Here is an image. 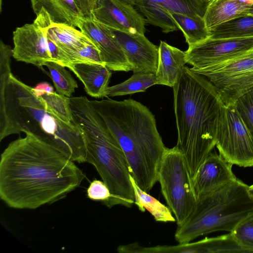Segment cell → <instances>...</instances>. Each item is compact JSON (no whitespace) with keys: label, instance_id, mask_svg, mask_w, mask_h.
<instances>
[{"label":"cell","instance_id":"obj_1","mask_svg":"<svg viewBox=\"0 0 253 253\" xmlns=\"http://www.w3.org/2000/svg\"><path fill=\"white\" fill-rule=\"evenodd\" d=\"M11 142L0 160V198L9 207L35 210L63 199L85 177L75 162L31 133Z\"/></svg>","mask_w":253,"mask_h":253},{"label":"cell","instance_id":"obj_2","mask_svg":"<svg viewBox=\"0 0 253 253\" xmlns=\"http://www.w3.org/2000/svg\"><path fill=\"white\" fill-rule=\"evenodd\" d=\"M21 132L34 135L75 162H86L85 145L78 125L59 119L35 94L33 87L10 73L0 76V141Z\"/></svg>","mask_w":253,"mask_h":253},{"label":"cell","instance_id":"obj_3","mask_svg":"<svg viewBox=\"0 0 253 253\" xmlns=\"http://www.w3.org/2000/svg\"><path fill=\"white\" fill-rule=\"evenodd\" d=\"M172 88L178 134L176 146L184 156L193 179L216 146L224 104L211 83L187 66L183 67Z\"/></svg>","mask_w":253,"mask_h":253},{"label":"cell","instance_id":"obj_4","mask_svg":"<svg viewBox=\"0 0 253 253\" xmlns=\"http://www.w3.org/2000/svg\"><path fill=\"white\" fill-rule=\"evenodd\" d=\"M90 102L123 149L135 183L148 192L158 181L166 148L154 115L146 106L131 98L117 101L107 97Z\"/></svg>","mask_w":253,"mask_h":253},{"label":"cell","instance_id":"obj_5","mask_svg":"<svg viewBox=\"0 0 253 253\" xmlns=\"http://www.w3.org/2000/svg\"><path fill=\"white\" fill-rule=\"evenodd\" d=\"M74 118L81 129L86 148V162L96 169L111 196L103 203L130 208L134 204L130 168L126 156L103 120L86 97L70 98Z\"/></svg>","mask_w":253,"mask_h":253},{"label":"cell","instance_id":"obj_6","mask_svg":"<svg viewBox=\"0 0 253 253\" xmlns=\"http://www.w3.org/2000/svg\"><path fill=\"white\" fill-rule=\"evenodd\" d=\"M248 188L236 178L220 189L198 197L193 212L184 223L177 226L176 241L185 243L215 231L232 232L253 213V198Z\"/></svg>","mask_w":253,"mask_h":253},{"label":"cell","instance_id":"obj_7","mask_svg":"<svg viewBox=\"0 0 253 253\" xmlns=\"http://www.w3.org/2000/svg\"><path fill=\"white\" fill-rule=\"evenodd\" d=\"M158 181L177 226L181 225L194 210L197 199L185 157L176 146L166 148L158 169Z\"/></svg>","mask_w":253,"mask_h":253},{"label":"cell","instance_id":"obj_8","mask_svg":"<svg viewBox=\"0 0 253 253\" xmlns=\"http://www.w3.org/2000/svg\"><path fill=\"white\" fill-rule=\"evenodd\" d=\"M191 69L211 83L224 105L233 106L253 88V49L217 65Z\"/></svg>","mask_w":253,"mask_h":253},{"label":"cell","instance_id":"obj_9","mask_svg":"<svg viewBox=\"0 0 253 253\" xmlns=\"http://www.w3.org/2000/svg\"><path fill=\"white\" fill-rule=\"evenodd\" d=\"M215 146L233 165L253 167V136L233 106L222 107Z\"/></svg>","mask_w":253,"mask_h":253},{"label":"cell","instance_id":"obj_10","mask_svg":"<svg viewBox=\"0 0 253 253\" xmlns=\"http://www.w3.org/2000/svg\"><path fill=\"white\" fill-rule=\"evenodd\" d=\"M31 24L17 27L13 33V57L17 61L32 64L42 69L52 61L47 44L45 29L52 22L49 14L42 9Z\"/></svg>","mask_w":253,"mask_h":253},{"label":"cell","instance_id":"obj_11","mask_svg":"<svg viewBox=\"0 0 253 253\" xmlns=\"http://www.w3.org/2000/svg\"><path fill=\"white\" fill-rule=\"evenodd\" d=\"M253 49V37L212 39L210 37L188 46L187 63L193 69L207 68L227 61Z\"/></svg>","mask_w":253,"mask_h":253},{"label":"cell","instance_id":"obj_12","mask_svg":"<svg viewBox=\"0 0 253 253\" xmlns=\"http://www.w3.org/2000/svg\"><path fill=\"white\" fill-rule=\"evenodd\" d=\"M77 28L88 37L99 49L105 65L111 71L131 70L119 42L110 29L92 16L82 17Z\"/></svg>","mask_w":253,"mask_h":253},{"label":"cell","instance_id":"obj_13","mask_svg":"<svg viewBox=\"0 0 253 253\" xmlns=\"http://www.w3.org/2000/svg\"><path fill=\"white\" fill-rule=\"evenodd\" d=\"M92 16L111 29L142 34L146 30L145 19L133 5L122 0H98Z\"/></svg>","mask_w":253,"mask_h":253},{"label":"cell","instance_id":"obj_14","mask_svg":"<svg viewBox=\"0 0 253 253\" xmlns=\"http://www.w3.org/2000/svg\"><path fill=\"white\" fill-rule=\"evenodd\" d=\"M115 37L125 54L133 73L155 74L159 59V46L144 35L109 28Z\"/></svg>","mask_w":253,"mask_h":253},{"label":"cell","instance_id":"obj_15","mask_svg":"<svg viewBox=\"0 0 253 253\" xmlns=\"http://www.w3.org/2000/svg\"><path fill=\"white\" fill-rule=\"evenodd\" d=\"M232 166L219 154L212 151L201 164L192 179L197 199L220 189L236 179Z\"/></svg>","mask_w":253,"mask_h":253},{"label":"cell","instance_id":"obj_16","mask_svg":"<svg viewBox=\"0 0 253 253\" xmlns=\"http://www.w3.org/2000/svg\"><path fill=\"white\" fill-rule=\"evenodd\" d=\"M45 31L47 37L60 49L67 68L72 63H81L82 50L89 44H94L80 30L67 24L52 22Z\"/></svg>","mask_w":253,"mask_h":253},{"label":"cell","instance_id":"obj_17","mask_svg":"<svg viewBox=\"0 0 253 253\" xmlns=\"http://www.w3.org/2000/svg\"><path fill=\"white\" fill-rule=\"evenodd\" d=\"M82 82L86 92L92 97H105L112 73L106 65L88 63H72L68 67Z\"/></svg>","mask_w":253,"mask_h":253},{"label":"cell","instance_id":"obj_18","mask_svg":"<svg viewBox=\"0 0 253 253\" xmlns=\"http://www.w3.org/2000/svg\"><path fill=\"white\" fill-rule=\"evenodd\" d=\"M186 63L185 51L164 41H160L158 67L155 73L158 84L172 87Z\"/></svg>","mask_w":253,"mask_h":253},{"label":"cell","instance_id":"obj_19","mask_svg":"<svg viewBox=\"0 0 253 253\" xmlns=\"http://www.w3.org/2000/svg\"><path fill=\"white\" fill-rule=\"evenodd\" d=\"M34 13L44 9L54 23L77 28L78 22L84 14L78 0H30Z\"/></svg>","mask_w":253,"mask_h":253},{"label":"cell","instance_id":"obj_20","mask_svg":"<svg viewBox=\"0 0 253 253\" xmlns=\"http://www.w3.org/2000/svg\"><path fill=\"white\" fill-rule=\"evenodd\" d=\"M253 3V0H211L207 7L204 18L211 32L220 24L238 16Z\"/></svg>","mask_w":253,"mask_h":253},{"label":"cell","instance_id":"obj_21","mask_svg":"<svg viewBox=\"0 0 253 253\" xmlns=\"http://www.w3.org/2000/svg\"><path fill=\"white\" fill-rule=\"evenodd\" d=\"M134 6L145 17L146 22L168 33L178 30L171 13L152 0H135Z\"/></svg>","mask_w":253,"mask_h":253},{"label":"cell","instance_id":"obj_22","mask_svg":"<svg viewBox=\"0 0 253 253\" xmlns=\"http://www.w3.org/2000/svg\"><path fill=\"white\" fill-rule=\"evenodd\" d=\"M171 13V12H170ZM178 29L183 34L188 46L200 42L211 37L203 17L171 13Z\"/></svg>","mask_w":253,"mask_h":253},{"label":"cell","instance_id":"obj_23","mask_svg":"<svg viewBox=\"0 0 253 253\" xmlns=\"http://www.w3.org/2000/svg\"><path fill=\"white\" fill-rule=\"evenodd\" d=\"M130 179L134 192V204L140 211H148L156 221H175V218L172 215V212L169 207L139 188L131 175Z\"/></svg>","mask_w":253,"mask_h":253},{"label":"cell","instance_id":"obj_24","mask_svg":"<svg viewBox=\"0 0 253 253\" xmlns=\"http://www.w3.org/2000/svg\"><path fill=\"white\" fill-rule=\"evenodd\" d=\"M158 84L154 73L136 72L130 78L120 84L109 86L105 97H114L144 92L149 87Z\"/></svg>","mask_w":253,"mask_h":253},{"label":"cell","instance_id":"obj_25","mask_svg":"<svg viewBox=\"0 0 253 253\" xmlns=\"http://www.w3.org/2000/svg\"><path fill=\"white\" fill-rule=\"evenodd\" d=\"M210 32L212 39L253 37V16H238L220 24Z\"/></svg>","mask_w":253,"mask_h":253},{"label":"cell","instance_id":"obj_26","mask_svg":"<svg viewBox=\"0 0 253 253\" xmlns=\"http://www.w3.org/2000/svg\"><path fill=\"white\" fill-rule=\"evenodd\" d=\"M44 66L49 70L57 92L68 97H71L78 85L65 67L53 61L47 62Z\"/></svg>","mask_w":253,"mask_h":253},{"label":"cell","instance_id":"obj_27","mask_svg":"<svg viewBox=\"0 0 253 253\" xmlns=\"http://www.w3.org/2000/svg\"><path fill=\"white\" fill-rule=\"evenodd\" d=\"M171 13L204 17L209 0H152Z\"/></svg>","mask_w":253,"mask_h":253},{"label":"cell","instance_id":"obj_28","mask_svg":"<svg viewBox=\"0 0 253 253\" xmlns=\"http://www.w3.org/2000/svg\"><path fill=\"white\" fill-rule=\"evenodd\" d=\"M36 95L41 97L51 111L61 120L69 124L77 125L71 109L70 97L54 91H45Z\"/></svg>","mask_w":253,"mask_h":253},{"label":"cell","instance_id":"obj_29","mask_svg":"<svg viewBox=\"0 0 253 253\" xmlns=\"http://www.w3.org/2000/svg\"><path fill=\"white\" fill-rule=\"evenodd\" d=\"M230 233L246 253H253V213L243 220Z\"/></svg>","mask_w":253,"mask_h":253},{"label":"cell","instance_id":"obj_30","mask_svg":"<svg viewBox=\"0 0 253 253\" xmlns=\"http://www.w3.org/2000/svg\"><path fill=\"white\" fill-rule=\"evenodd\" d=\"M253 136V88L233 105Z\"/></svg>","mask_w":253,"mask_h":253},{"label":"cell","instance_id":"obj_31","mask_svg":"<svg viewBox=\"0 0 253 253\" xmlns=\"http://www.w3.org/2000/svg\"><path fill=\"white\" fill-rule=\"evenodd\" d=\"M86 192L89 199L102 202L106 201L111 196L110 190L106 184L103 181L96 179L90 182Z\"/></svg>","mask_w":253,"mask_h":253},{"label":"cell","instance_id":"obj_32","mask_svg":"<svg viewBox=\"0 0 253 253\" xmlns=\"http://www.w3.org/2000/svg\"><path fill=\"white\" fill-rule=\"evenodd\" d=\"M13 57L12 49L10 46L0 41V75L11 72V60Z\"/></svg>","mask_w":253,"mask_h":253},{"label":"cell","instance_id":"obj_33","mask_svg":"<svg viewBox=\"0 0 253 253\" xmlns=\"http://www.w3.org/2000/svg\"><path fill=\"white\" fill-rule=\"evenodd\" d=\"M84 17H91L92 12L98 0H78Z\"/></svg>","mask_w":253,"mask_h":253},{"label":"cell","instance_id":"obj_34","mask_svg":"<svg viewBox=\"0 0 253 253\" xmlns=\"http://www.w3.org/2000/svg\"><path fill=\"white\" fill-rule=\"evenodd\" d=\"M244 15H248L253 16V3L244 12Z\"/></svg>","mask_w":253,"mask_h":253},{"label":"cell","instance_id":"obj_35","mask_svg":"<svg viewBox=\"0 0 253 253\" xmlns=\"http://www.w3.org/2000/svg\"><path fill=\"white\" fill-rule=\"evenodd\" d=\"M248 191L250 195L253 198V185L249 186Z\"/></svg>","mask_w":253,"mask_h":253},{"label":"cell","instance_id":"obj_36","mask_svg":"<svg viewBox=\"0 0 253 253\" xmlns=\"http://www.w3.org/2000/svg\"><path fill=\"white\" fill-rule=\"evenodd\" d=\"M122 0L133 6L134 2H135V0Z\"/></svg>","mask_w":253,"mask_h":253},{"label":"cell","instance_id":"obj_37","mask_svg":"<svg viewBox=\"0 0 253 253\" xmlns=\"http://www.w3.org/2000/svg\"><path fill=\"white\" fill-rule=\"evenodd\" d=\"M209 1H211V0H209Z\"/></svg>","mask_w":253,"mask_h":253}]
</instances>
